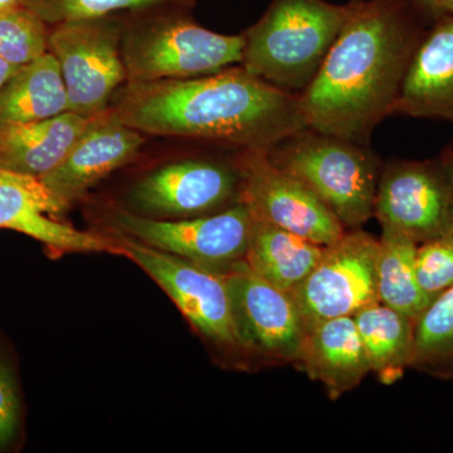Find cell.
I'll return each instance as SVG.
<instances>
[{"mask_svg": "<svg viewBox=\"0 0 453 453\" xmlns=\"http://www.w3.org/2000/svg\"><path fill=\"white\" fill-rule=\"evenodd\" d=\"M110 111L142 134L207 140L241 150H266L309 129L299 95L247 73L242 65L205 76L127 82Z\"/></svg>", "mask_w": 453, "mask_h": 453, "instance_id": "obj_1", "label": "cell"}, {"mask_svg": "<svg viewBox=\"0 0 453 453\" xmlns=\"http://www.w3.org/2000/svg\"><path fill=\"white\" fill-rule=\"evenodd\" d=\"M422 40L403 0H353L314 81L300 95L309 129L368 145L392 115Z\"/></svg>", "mask_w": 453, "mask_h": 453, "instance_id": "obj_2", "label": "cell"}, {"mask_svg": "<svg viewBox=\"0 0 453 453\" xmlns=\"http://www.w3.org/2000/svg\"><path fill=\"white\" fill-rule=\"evenodd\" d=\"M350 13V3L273 0L244 35L242 67L275 88L300 95L314 81Z\"/></svg>", "mask_w": 453, "mask_h": 453, "instance_id": "obj_3", "label": "cell"}, {"mask_svg": "<svg viewBox=\"0 0 453 453\" xmlns=\"http://www.w3.org/2000/svg\"><path fill=\"white\" fill-rule=\"evenodd\" d=\"M186 12L169 8L129 13L121 40L127 82L193 79L242 64L244 35L203 28L184 16Z\"/></svg>", "mask_w": 453, "mask_h": 453, "instance_id": "obj_4", "label": "cell"}, {"mask_svg": "<svg viewBox=\"0 0 453 453\" xmlns=\"http://www.w3.org/2000/svg\"><path fill=\"white\" fill-rule=\"evenodd\" d=\"M268 155L308 186L345 229L360 228L374 216L380 170L365 145L306 129L273 146Z\"/></svg>", "mask_w": 453, "mask_h": 453, "instance_id": "obj_5", "label": "cell"}, {"mask_svg": "<svg viewBox=\"0 0 453 453\" xmlns=\"http://www.w3.org/2000/svg\"><path fill=\"white\" fill-rule=\"evenodd\" d=\"M121 14L50 26L49 52L61 68L68 111L96 116L127 82L121 55Z\"/></svg>", "mask_w": 453, "mask_h": 453, "instance_id": "obj_6", "label": "cell"}, {"mask_svg": "<svg viewBox=\"0 0 453 453\" xmlns=\"http://www.w3.org/2000/svg\"><path fill=\"white\" fill-rule=\"evenodd\" d=\"M115 237L118 252L142 267L205 339L222 350L246 356L222 273L160 251L121 232L115 231Z\"/></svg>", "mask_w": 453, "mask_h": 453, "instance_id": "obj_7", "label": "cell"}, {"mask_svg": "<svg viewBox=\"0 0 453 453\" xmlns=\"http://www.w3.org/2000/svg\"><path fill=\"white\" fill-rule=\"evenodd\" d=\"M380 240L362 229H347L324 247L314 270L291 292L306 333L332 319L354 316L378 296Z\"/></svg>", "mask_w": 453, "mask_h": 453, "instance_id": "obj_8", "label": "cell"}, {"mask_svg": "<svg viewBox=\"0 0 453 453\" xmlns=\"http://www.w3.org/2000/svg\"><path fill=\"white\" fill-rule=\"evenodd\" d=\"M112 228L140 242L186 258L216 273L244 259L255 219L249 207H234L192 219H164L119 210L111 214Z\"/></svg>", "mask_w": 453, "mask_h": 453, "instance_id": "obj_9", "label": "cell"}, {"mask_svg": "<svg viewBox=\"0 0 453 453\" xmlns=\"http://www.w3.org/2000/svg\"><path fill=\"white\" fill-rule=\"evenodd\" d=\"M234 166L240 179L238 202L249 207L253 219L323 246L347 231L308 186L273 162L268 151L242 150Z\"/></svg>", "mask_w": 453, "mask_h": 453, "instance_id": "obj_10", "label": "cell"}, {"mask_svg": "<svg viewBox=\"0 0 453 453\" xmlns=\"http://www.w3.org/2000/svg\"><path fill=\"white\" fill-rule=\"evenodd\" d=\"M246 356L271 365H294L306 327L290 292L258 276L244 259L223 271Z\"/></svg>", "mask_w": 453, "mask_h": 453, "instance_id": "obj_11", "label": "cell"}, {"mask_svg": "<svg viewBox=\"0 0 453 453\" xmlns=\"http://www.w3.org/2000/svg\"><path fill=\"white\" fill-rule=\"evenodd\" d=\"M374 216L417 244L453 229V183L438 160H395L381 169Z\"/></svg>", "mask_w": 453, "mask_h": 453, "instance_id": "obj_12", "label": "cell"}, {"mask_svg": "<svg viewBox=\"0 0 453 453\" xmlns=\"http://www.w3.org/2000/svg\"><path fill=\"white\" fill-rule=\"evenodd\" d=\"M240 179L234 166L210 160L172 163L146 175L133 188L130 201L154 219L205 216L237 199Z\"/></svg>", "mask_w": 453, "mask_h": 453, "instance_id": "obj_13", "label": "cell"}, {"mask_svg": "<svg viewBox=\"0 0 453 453\" xmlns=\"http://www.w3.org/2000/svg\"><path fill=\"white\" fill-rule=\"evenodd\" d=\"M65 210L41 178L0 169V228L28 235L57 252H118L115 241L61 222Z\"/></svg>", "mask_w": 453, "mask_h": 453, "instance_id": "obj_14", "label": "cell"}, {"mask_svg": "<svg viewBox=\"0 0 453 453\" xmlns=\"http://www.w3.org/2000/svg\"><path fill=\"white\" fill-rule=\"evenodd\" d=\"M145 136L109 109L96 115L70 153L42 181L65 207L138 155Z\"/></svg>", "mask_w": 453, "mask_h": 453, "instance_id": "obj_15", "label": "cell"}, {"mask_svg": "<svg viewBox=\"0 0 453 453\" xmlns=\"http://www.w3.org/2000/svg\"><path fill=\"white\" fill-rule=\"evenodd\" d=\"M392 115L453 122V17H441L422 37Z\"/></svg>", "mask_w": 453, "mask_h": 453, "instance_id": "obj_16", "label": "cell"}, {"mask_svg": "<svg viewBox=\"0 0 453 453\" xmlns=\"http://www.w3.org/2000/svg\"><path fill=\"white\" fill-rule=\"evenodd\" d=\"M294 365L323 384L332 399L356 389L372 372L353 316L323 321L310 329Z\"/></svg>", "mask_w": 453, "mask_h": 453, "instance_id": "obj_17", "label": "cell"}, {"mask_svg": "<svg viewBox=\"0 0 453 453\" xmlns=\"http://www.w3.org/2000/svg\"><path fill=\"white\" fill-rule=\"evenodd\" d=\"M94 118L67 111L40 121L0 125V169L44 177L70 153Z\"/></svg>", "mask_w": 453, "mask_h": 453, "instance_id": "obj_18", "label": "cell"}, {"mask_svg": "<svg viewBox=\"0 0 453 453\" xmlns=\"http://www.w3.org/2000/svg\"><path fill=\"white\" fill-rule=\"evenodd\" d=\"M67 111L64 77L52 53L18 68L0 88V125L40 121Z\"/></svg>", "mask_w": 453, "mask_h": 453, "instance_id": "obj_19", "label": "cell"}, {"mask_svg": "<svg viewBox=\"0 0 453 453\" xmlns=\"http://www.w3.org/2000/svg\"><path fill=\"white\" fill-rule=\"evenodd\" d=\"M324 247L255 219L244 261L262 279L291 294L320 261Z\"/></svg>", "mask_w": 453, "mask_h": 453, "instance_id": "obj_20", "label": "cell"}, {"mask_svg": "<svg viewBox=\"0 0 453 453\" xmlns=\"http://www.w3.org/2000/svg\"><path fill=\"white\" fill-rule=\"evenodd\" d=\"M372 372L392 384L410 369L413 348L412 319L377 303L353 316Z\"/></svg>", "mask_w": 453, "mask_h": 453, "instance_id": "obj_21", "label": "cell"}, {"mask_svg": "<svg viewBox=\"0 0 453 453\" xmlns=\"http://www.w3.org/2000/svg\"><path fill=\"white\" fill-rule=\"evenodd\" d=\"M418 244L407 235L381 226L378 252V296L384 305L416 320L431 299L419 288L416 275Z\"/></svg>", "mask_w": 453, "mask_h": 453, "instance_id": "obj_22", "label": "cell"}, {"mask_svg": "<svg viewBox=\"0 0 453 453\" xmlns=\"http://www.w3.org/2000/svg\"><path fill=\"white\" fill-rule=\"evenodd\" d=\"M410 369L453 380V286L431 300L414 320Z\"/></svg>", "mask_w": 453, "mask_h": 453, "instance_id": "obj_23", "label": "cell"}, {"mask_svg": "<svg viewBox=\"0 0 453 453\" xmlns=\"http://www.w3.org/2000/svg\"><path fill=\"white\" fill-rule=\"evenodd\" d=\"M196 0H27L31 8L49 26L67 20L115 16L121 13L154 11V9H183L195 7Z\"/></svg>", "mask_w": 453, "mask_h": 453, "instance_id": "obj_24", "label": "cell"}, {"mask_svg": "<svg viewBox=\"0 0 453 453\" xmlns=\"http://www.w3.org/2000/svg\"><path fill=\"white\" fill-rule=\"evenodd\" d=\"M50 26L31 8L0 12V58L22 67L49 52Z\"/></svg>", "mask_w": 453, "mask_h": 453, "instance_id": "obj_25", "label": "cell"}, {"mask_svg": "<svg viewBox=\"0 0 453 453\" xmlns=\"http://www.w3.org/2000/svg\"><path fill=\"white\" fill-rule=\"evenodd\" d=\"M416 275L419 288L431 300L453 286V229L418 244Z\"/></svg>", "mask_w": 453, "mask_h": 453, "instance_id": "obj_26", "label": "cell"}, {"mask_svg": "<svg viewBox=\"0 0 453 453\" xmlns=\"http://www.w3.org/2000/svg\"><path fill=\"white\" fill-rule=\"evenodd\" d=\"M20 405L13 369L0 356V449L8 446L19 427Z\"/></svg>", "mask_w": 453, "mask_h": 453, "instance_id": "obj_27", "label": "cell"}, {"mask_svg": "<svg viewBox=\"0 0 453 453\" xmlns=\"http://www.w3.org/2000/svg\"><path fill=\"white\" fill-rule=\"evenodd\" d=\"M417 4L442 16L453 17V0H413Z\"/></svg>", "mask_w": 453, "mask_h": 453, "instance_id": "obj_28", "label": "cell"}, {"mask_svg": "<svg viewBox=\"0 0 453 453\" xmlns=\"http://www.w3.org/2000/svg\"><path fill=\"white\" fill-rule=\"evenodd\" d=\"M18 68L19 67L8 64L7 61L0 58V88L5 85V82H7L14 73H16Z\"/></svg>", "mask_w": 453, "mask_h": 453, "instance_id": "obj_29", "label": "cell"}, {"mask_svg": "<svg viewBox=\"0 0 453 453\" xmlns=\"http://www.w3.org/2000/svg\"><path fill=\"white\" fill-rule=\"evenodd\" d=\"M441 162L446 166L447 172H449V177L453 183V145L449 146L442 155H441Z\"/></svg>", "mask_w": 453, "mask_h": 453, "instance_id": "obj_30", "label": "cell"}, {"mask_svg": "<svg viewBox=\"0 0 453 453\" xmlns=\"http://www.w3.org/2000/svg\"><path fill=\"white\" fill-rule=\"evenodd\" d=\"M27 0H0V12L8 11V9L22 7L26 5Z\"/></svg>", "mask_w": 453, "mask_h": 453, "instance_id": "obj_31", "label": "cell"}]
</instances>
